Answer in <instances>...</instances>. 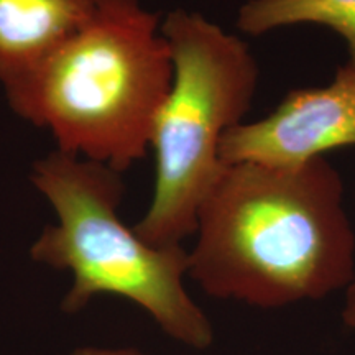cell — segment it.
Here are the masks:
<instances>
[{"instance_id": "3", "label": "cell", "mask_w": 355, "mask_h": 355, "mask_svg": "<svg viewBox=\"0 0 355 355\" xmlns=\"http://www.w3.org/2000/svg\"><path fill=\"white\" fill-rule=\"evenodd\" d=\"M122 173L55 150L33 165L32 183L56 212L30 248L38 263L68 270L73 285L61 309L78 314L101 295L144 309L168 337L191 349L214 343V327L184 286L188 250L155 247L119 216Z\"/></svg>"}, {"instance_id": "5", "label": "cell", "mask_w": 355, "mask_h": 355, "mask_svg": "<svg viewBox=\"0 0 355 355\" xmlns=\"http://www.w3.org/2000/svg\"><path fill=\"white\" fill-rule=\"evenodd\" d=\"M340 146H355V66L349 63L326 86L291 89L266 117L230 128L220 162L298 166Z\"/></svg>"}, {"instance_id": "4", "label": "cell", "mask_w": 355, "mask_h": 355, "mask_svg": "<svg viewBox=\"0 0 355 355\" xmlns=\"http://www.w3.org/2000/svg\"><path fill=\"white\" fill-rule=\"evenodd\" d=\"M173 81L155 117L153 196L135 232L155 247L181 245L220 175V144L243 122L259 84L250 46L202 13L175 8L162 21Z\"/></svg>"}, {"instance_id": "8", "label": "cell", "mask_w": 355, "mask_h": 355, "mask_svg": "<svg viewBox=\"0 0 355 355\" xmlns=\"http://www.w3.org/2000/svg\"><path fill=\"white\" fill-rule=\"evenodd\" d=\"M66 355H150L135 347H96V345H86L71 350Z\"/></svg>"}, {"instance_id": "2", "label": "cell", "mask_w": 355, "mask_h": 355, "mask_svg": "<svg viewBox=\"0 0 355 355\" xmlns=\"http://www.w3.org/2000/svg\"><path fill=\"white\" fill-rule=\"evenodd\" d=\"M171 81L159 15L139 0H96L73 37L3 89L13 112L46 128L60 152L123 173L150 150Z\"/></svg>"}, {"instance_id": "1", "label": "cell", "mask_w": 355, "mask_h": 355, "mask_svg": "<svg viewBox=\"0 0 355 355\" xmlns=\"http://www.w3.org/2000/svg\"><path fill=\"white\" fill-rule=\"evenodd\" d=\"M344 180L326 158L224 165L198 212L188 277L216 300L260 309L321 301L355 278Z\"/></svg>"}, {"instance_id": "7", "label": "cell", "mask_w": 355, "mask_h": 355, "mask_svg": "<svg viewBox=\"0 0 355 355\" xmlns=\"http://www.w3.org/2000/svg\"><path fill=\"white\" fill-rule=\"evenodd\" d=\"M235 25L250 37L283 26L319 25L344 38L349 64L355 66V0H247Z\"/></svg>"}, {"instance_id": "6", "label": "cell", "mask_w": 355, "mask_h": 355, "mask_svg": "<svg viewBox=\"0 0 355 355\" xmlns=\"http://www.w3.org/2000/svg\"><path fill=\"white\" fill-rule=\"evenodd\" d=\"M96 0H0V83L46 60L89 20Z\"/></svg>"}, {"instance_id": "9", "label": "cell", "mask_w": 355, "mask_h": 355, "mask_svg": "<svg viewBox=\"0 0 355 355\" xmlns=\"http://www.w3.org/2000/svg\"><path fill=\"white\" fill-rule=\"evenodd\" d=\"M345 293V301L343 313H340V319H343V324L347 329L355 331V278L352 283L347 286Z\"/></svg>"}]
</instances>
